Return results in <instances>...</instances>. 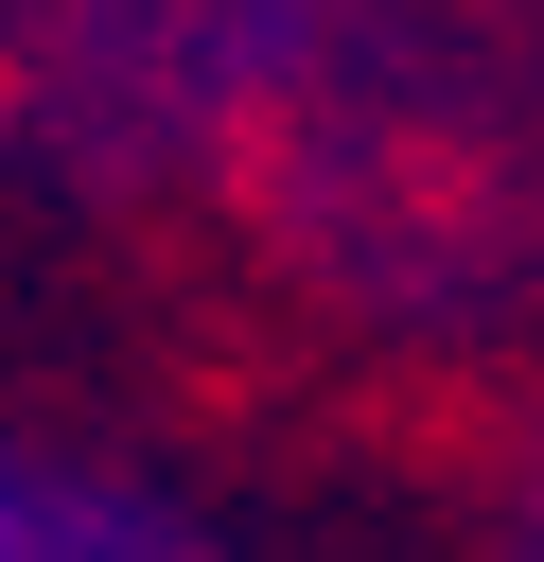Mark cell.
Wrapping results in <instances>:
<instances>
[{"label": "cell", "instance_id": "3957f363", "mask_svg": "<svg viewBox=\"0 0 544 562\" xmlns=\"http://www.w3.org/2000/svg\"><path fill=\"white\" fill-rule=\"evenodd\" d=\"M0 562H228V544L88 439H0Z\"/></svg>", "mask_w": 544, "mask_h": 562}, {"label": "cell", "instance_id": "6da1fadb", "mask_svg": "<svg viewBox=\"0 0 544 562\" xmlns=\"http://www.w3.org/2000/svg\"><path fill=\"white\" fill-rule=\"evenodd\" d=\"M298 281H333L369 334H509L544 299V105L526 53L474 0H333L263 140L228 158Z\"/></svg>", "mask_w": 544, "mask_h": 562}, {"label": "cell", "instance_id": "7a4b0ae2", "mask_svg": "<svg viewBox=\"0 0 544 562\" xmlns=\"http://www.w3.org/2000/svg\"><path fill=\"white\" fill-rule=\"evenodd\" d=\"M333 0H0V193H175L263 140Z\"/></svg>", "mask_w": 544, "mask_h": 562}, {"label": "cell", "instance_id": "5b68a950", "mask_svg": "<svg viewBox=\"0 0 544 562\" xmlns=\"http://www.w3.org/2000/svg\"><path fill=\"white\" fill-rule=\"evenodd\" d=\"M474 18H491V35H509V53L544 70V0H474Z\"/></svg>", "mask_w": 544, "mask_h": 562}, {"label": "cell", "instance_id": "277c9868", "mask_svg": "<svg viewBox=\"0 0 544 562\" xmlns=\"http://www.w3.org/2000/svg\"><path fill=\"white\" fill-rule=\"evenodd\" d=\"M509 562H544V439H526V474H509Z\"/></svg>", "mask_w": 544, "mask_h": 562}]
</instances>
